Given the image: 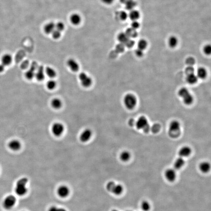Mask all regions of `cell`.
<instances>
[{
    "label": "cell",
    "mask_w": 211,
    "mask_h": 211,
    "mask_svg": "<svg viewBox=\"0 0 211 211\" xmlns=\"http://www.w3.org/2000/svg\"><path fill=\"white\" fill-rule=\"evenodd\" d=\"M180 124L177 121H172L169 125L168 134L172 138H178L180 135Z\"/></svg>",
    "instance_id": "6da1fadb"
},
{
    "label": "cell",
    "mask_w": 211,
    "mask_h": 211,
    "mask_svg": "<svg viewBox=\"0 0 211 211\" xmlns=\"http://www.w3.org/2000/svg\"><path fill=\"white\" fill-rule=\"evenodd\" d=\"M28 182L27 178H23L20 179L17 182L15 191L19 196H23L27 193V191L26 185Z\"/></svg>",
    "instance_id": "7a4b0ae2"
},
{
    "label": "cell",
    "mask_w": 211,
    "mask_h": 211,
    "mask_svg": "<svg viewBox=\"0 0 211 211\" xmlns=\"http://www.w3.org/2000/svg\"><path fill=\"white\" fill-rule=\"evenodd\" d=\"M179 96L183 98L184 103L187 105L191 104L193 102L194 98L188 90L185 88H181L178 93Z\"/></svg>",
    "instance_id": "3957f363"
},
{
    "label": "cell",
    "mask_w": 211,
    "mask_h": 211,
    "mask_svg": "<svg viewBox=\"0 0 211 211\" xmlns=\"http://www.w3.org/2000/svg\"><path fill=\"white\" fill-rule=\"evenodd\" d=\"M124 102L126 109L129 110H133L137 104V98L133 94H127L124 97Z\"/></svg>",
    "instance_id": "277c9868"
},
{
    "label": "cell",
    "mask_w": 211,
    "mask_h": 211,
    "mask_svg": "<svg viewBox=\"0 0 211 211\" xmlns=\"http://www.w3.org/2000/svg\"><path fill=\"white\" fill-rule=\"evenodd\" d=\"M135 125L137 129L140 130L142 129L145 133L149 131L150 128L147 119L144 116L139 117L135 122Z\"/></svg>",
    "instance_id": "5b68a950"
},
{
    "label": "cell",
    "mask_w": 211,
    "mask_h": 211,
    "mask_svg": "<svg viewBox=\"0 0 211 211\" xmlns=\"http://www.w3.org/2000/svg\"><path fill=\"white\" fill-rule=\"evenodd\" d=\"M16 201L17 200L15 196L12 195L7 196L3 202V206L6 210H10L14 206Z\"/></svg>",
    "instance_id": "8992f818"
},
{
    "label": "cell",
    "mask_w": 211,
    "mask_h": 211,
    "mask_svg": "<svg viewBox=\"0 0 211 211\" xmlns=\"http://www.w3.org/2000/svg\"><path fill=\"white\" fill-rule=\"evenodd\" d=\"M79 79L81 84L84 87H89L92 83V78L84 72L81 73L80 74Z\"/></svg>",
    "instance_id": "52a82bcc"
},
{
    "label": "cell",
    "mask_w": 211,
    "mask_h": 211,
    "mask_svg": "<svg viewBox=\"0 0 211 211\" xmlns=\"http://www.w3.org/2000/svg\"><path fill=\"white\" fill-rule=\"evenodd\" d=\"M64 126L62 124L60 123H54L52 127V132L54 136L60 137L64 133Z\"/></svg>",
    "instance_id": "ba28073f"
},
{
    "label": "cell",
    "mask_w": 211,
    "mask_h": 211,
    "mask_svg": "<svg viewBox=\"0 0 211 211\" xmlns=\"http://www.w3.org/2000/svg\"><path fill=\"white\" fill-rule=\"evenodd\" d=\"M92 133L90 129H86L82 131L80 137V141L83 143L88 142L92 137Z\"/></svg>",
    "instance_id": "9c48e42d"
},
{
    "label": "cell",
    "mask_w": 211,
    "mask_h": 211,
    "mask_svg": "<svg viewBox=\"0 0 211 211\" xmlns=\"http://www.w3.org/2000/svg\"><path fill=\"white\" fill-rule=\"evenodd\" d=\"M165 175L168 181L173 182L176 178V173L174 169H169L165 172Z\"/></svg>",
    "instance_id": "30bf717a"
},
{
    "label": "cell",
    "mask_w": 211,
    "mask_h": 211,
    "mask_svg": "<svg viewBox=\"0 0 211 211\" xmlns=\"http://www.w3.org/2000/svg\"><path fill=\"white\" fill-rule=\"evenodd\" d=\"M58 194L61 198H65L68 196L70 193L69 188L65 185H62L59 187L57 190Z\"/></svg>",
    "instance_id": "8fae6325"
},
{
    "label": "cell",
    "mask_w": 211,
    "mask_h": 211,
    "mask_svg": "<svg viewBox=\"0 0 211 211\" xmlns=\"http://www.w3.org/2000/svg\"><path fill=\"white\" fill-rule=\"evenodd\" d=\"M67 64L68 67L72 71L74 72H76L79 70L80 68L79 64L73 59H70L67 62Z\"/></svg>",
    "instance_id": "7c38bea8"
},
{
    "label": "cell",
    "mask_w": 211,
    "mask_h": 211,
    "mask_svg": "<svg viewBox=\"0 0 211 211\" xmlns=\"http://www.w3.org/2000/svg\"><path fill=\"white\" fill-rule=\"evenodd\" d=\"M192 153L191 149L189 147L185 146L181 148L179 151L178 154L180 157L185 158L188 157Z\"/></svg>",
    "instance_id": "4fadbf2b"
},
{
    "label": "cell",
    "mask_w": 211,
    "mask_h": 211,
    "mask_svg": "<svg viewBox=\"0 0 211 211\" xmlns=\"http://www.w3.org/2000/svg\"><path fill=\"white\" fill-rule=\"evenodd\" d=\"M45 71L43 66H40L35 72V77L38 81H42L45 78Z\"/></svg>",
    "instance_id": "5bb4252c"
},
{
    "label": "cell",
    "mask_w": 211,
    "mask_h": 211,
    "mask_svg": "<svg viewBox=\"0 0 211 211\" xmlns=\"http://www.w3.org/2000/svg\"><path fill=\"white\" fill-rule=\"evenodd\" d=\"M8 146L11 150L17 151L21 148V144L19 140H14L9 142Z\"/></svg>",
    "instance_id": "9a60e30c"
},
{
    "label": "cell",
    "mask_w": 211,
    "mask_h": 211,
    "mask_svg": "<svg viewBox=\"0 0 211 211\" xmlns=\"http://www.w3.org/2000/svg\"><path fill=\"white\" fill-rule=\"evenodd\" d=\"M12 57L9 54H4L1 58V64L4 66H8L10 65L12 62Z\"/></svg>",
    "instance_id": "2e32d148"
},
{
    "label": "cell",
    "mask_w": 211,
    "mask_h": 211,
    "mask_svg": "<svg viewBox=\"0 0 211 211\" xmlns=\"http://www.w3.org/2000/svg\"><path fill=\"white\" fill-rule=\"evenodd\" d=\"M211 166L209 163L207 161H204L201 163L199 166V168L201 172L203 173H207L209 171L210 169Z\"/></svg>",
    "instance_id": "e0dca14e"
},
{
    "label": "cell",
    "mask_w": 211,
    "mask_h": 211,
    "mask_svg": "<svg viewBox=\"0 0 211 211\" xmlns=\"http://www.w3.org/2000/svg\"><path fill=\"white\" fill-rule=\"evenodd\" d=\"M198 77L194 73L187 75L186 77V81L188 84H195L198 81Z\"/></svg>",
    "instance_id": "ac0fdd59"
},
{
    "label": "cell",
    "mask_w": 211,
    "mask_h": 211,
    "mask_svg": "<svg viewBox=\"0 0 211 211\" xmlns=\"http://www.w3.org/2000/svg\"><path fill=\"white\" fill-rule=\"evenodd\" d=\"M51 105L54 109H60L62 106V102L59 98H55L51 100Z\"/></svg>",
    "instance_id": "d6986e66"
},
{
    "label": "cell",
    "mask_w": 211,
    "mask_h": 211,
    "mask_svg": "<svg viewBox=\"0 0 211 211\" xmlns=\"http://www.w3.org/2000/svg\"><path fill=\"white\" fill-rule=\"evenodd\" d=\"M185 160L184 158L182 157H180L179 158H177L175 161L174 162V169L176 170H179L181 169L185 164Z\"/></svg>",
    "instance_id": "ffe728a7"
},
{
    "label": "cell",
    "mask_w": 211,
    "mask_h": 211,
    "mask_svg": "<svg viewBox=\"0 0 211 211\" xmlns=\"http://www.w3.org/2000/svg\"><path fill=\"white\" fill-rule=\"evenodd\" d=\"M55 29V24L53 22H50L48 23L44 28L45 33L48 34L52 33Z\"/></svg>",
    "instance_id": "44dd1931"
},
{
    "label": "cell",
    "mask_w": 211,
    "mask_h": 211,
    "mask_svg": "<svg viewBox=\"0 0 211 211\" xmlns=\"http://www.w3.org/2000/svg\"><path fill=\"white\" fill-rule=\"evenodd\" d=\"M131 154L128 151H125L122 152L120 155V158L124 162H126L129 160L131 158Z\"/></svg>",
    "instance_id": "7402d4cb"
},
{
    "label": "cell",
    "mask_w": 211,
    "mask_h": 211,
    "mask_svg": "<svg viewBox=\"0 0 211 211\" xmlns=\"http://www.w3.org/2000/svg\"><path fill=\"white\" fill-rule=\"evenodd\" d=\"M45 73L50 78H55L56 76V72L55 70L52 67H47L45 70Z\"/></svg>",
    "instance_id": "603a6c76"
},
{
    "label": "cell",
    "mask_w": 211,
    "mask_h": 211,
    "mask_svg": "<svg viewBox=\"0 0 211 211\" xmlns=\"http://www.w3.org/2000/svg\"><path fill=\"white\" fill-rule=\"evenodd\" d=\"M35 69L34 66H32L25 74V77L29 80H31L35 77Z\"/></svg>",
    "instance_id": "cb8c5ba5"
},
{
    "label": "cell",
    "mask_w": 211,
    "mask_h": 211,
    "mask_svg": "<svg viewBox=\"0 0 211 211\" xmlns=\"http://www.w3.org/2000/svg\"><path fill=\"white\" fill-rule=\"evenodd\" d=\"M125 33L130 38H136L138 36V33L136 29L132 27L127 29Z\"/></svg>",
    "instance_id": "d4e9b609"
},
{
    "label": "cell",
    "mask_w": 211,
    "mask_h": 211,
    "mask_svg": "<svg viewBox=\"0 0 211 211\" xmlns=\"http://www.w3.org/2000/svg\"><path fill=\"white\" fill-rule=\"evenodd\" d=\"M197 77L201 79H204L207 76L206 70L203 67H200L197 70Z\"/></svg>",
    "instance_id": "484cf974"
},
{
    "label": "cell",
    "mask_w": 211,
    "mask_h": 211,
    "mask_svg": "<svg viewBox=\"0 0 211 211\" xmlns=\"http://www.w3.org/2000/svg\"><path fill=\"white\" fill-rule=\"evenodd\" d=\"M70 21L73 24H79L81 22V17L78 14H73L70 17Z\"/></svg>",
    "instance_id": "4316f807"
},
{
    "label": "cell",
    "mask_w": 211,
    "mask_h": 211,
    "mask_svg": "<svg viewBox=\"0 0 211 211\" xmlns=\"http://www.w3.org/2000/svg\"><path fill=\"white\" fill-rule=\"evenodd\" d=\"M128 36L125 33H121L119 34L118 39L121 43L124 44L129 39Z\"/></svg>",
    "instance_id": "83f0119b"
},
{
    "label": "cell",
    "mask_w": 211,
    "mask_h": 211,
    "mask_svg": "<svg viewBox=\"0 0 211 211\" xmlns=\"http://www.w3.org/2000/svg\"><path fill=\"white\" fill-rule=\"evenodd\" d=\"M140 13L137 10H133V9L131 10L129 14L130 19L133 21L137 20L140 17Z\"/></svg>",
    "instance_id": "f1b7e54d"
},
{
    "label": "cell",
    "mask_w": 211,
    "mask_h": 211,
    "mask_svg": "<svg viewBox=\"0 0 211 211\" xmlns=\"http://www.w3.org/2000/svg\"><path fill=\"white\" fill-rule=\"evenodd\" d=\"M169 45L170 48H174L178 44V40L177 38L174 36H172L169 38Z\"/></svg>",
    "instance_id": "f546056e"
},
{
    "label": "cell",
    "mask_w": 211,
    "mask_h": 211,
    "mask_svg": "<svg viewBox=\"0 0 211 211\" xmlns=\"http://www.w3.org/2000/svg\"><path fill=\"white\" fill-rule=\"evenodd\" d=\"M123 190V187L120 184H118V185L116 184L112 192L116 195H119L121 194Z\"/></svg>",
    "instance_id": "4dcf8cb0"
},
{
    "label": "cell",
    "mask_w": 211,
    "mask_h": 211,
    "mask_svg": "<svg viewBox=\"0 0 211 211\" xmlns=\"http://www.w3.org/2000/svg\"><path fill=\"white\" fill-rule=\"evenodd\" d=\"M147 46V43L146 40L144 39L140 40L138 43V47L139 49L143 50L146 49Z\"/></svg>",
    "instance_id": "1f68e13d"
},
{
    "label": "cell",
    "mask_w": 211,
    "mask_h": 211,
    "mask_svg": "<svg viewBox=\"0 0 211 211\" xmlns=\"http://www.w3.org/2000/svg\"><path fill=\"white\" fill-rule=\"evenodd\" d=\"M56 82L53 80H49L47 82V87L48 89L52 90L54 89L56 86Z\"/></svg>",
    "instance_id": "d6a6232c"
},
{
    "label": "cell",
    "mask_w": 211,
    "mask_h": 211,
    "mask_svg": "<svg viewBox=\"0 0 211 211\" xmlns=\"http://www.w3.org/2000/svg\"><path fill=\"white\" fill-rule=\"evenodd\" d=\"M136 5H137V4H136L135 2L133 0H131L130 1L126 3V9L128 10H133V8L136 6Z\"/></svg>",
    "instance_id": "836d02e7"
},
{
    "label": "cell",
    "mask_w": 211,
    "mask_h": 211,
    "mask_svg": "<svg viewBox=\"0 0 211 211\" xmlns=\"http://www.w3.org/2000/svg\"><path fill=\"white\" fill-rule=\"evenodd\" d=\"M116 184L114 182H110L107 184V190L110 192H112L113 188H114Z\"/></svg>",
    "instance_id": "e575fe53"
},
{
    "label": "cell",
    "mask_w": 211,
    "mask_h": 211,
    "mask_svg": "<svg viewBox=\"0 0 211 211\" xmlns=\"http://www.w3.org/2000/svg\"><path fill=\"white\" fill-rule=\"evenodd\" d=\"M196 63L195 60L194 58L192 57H189L187 58L186 60V64H187L188 66H192L193 65H194Z\"/></svg>",
    "instance_id": "d590c367"
},
{
    "label": "cell",
    "mask_w": 211,
    "mask_h": 211,
    "mask_svg": "<svg viewBox=\"0 0 211 211\" xmlns=\"http://www.w3.org/2000/svg\"><path fill=\"white\" fill-rule=\"evenodd\" d=\"M141 207L143 211H147L149 210L150 206L148 202L146 201H144L142 202Z\"/></svg>",
    "instance_id": "8d00e7d4"
},
{
    "label": "cell",
    "mask_w": 211,
    "mask_h": 211,
    "mask_svg": "<svg viewBox=\"0 0 211 211\" xmlns=\"http://www.w3.org/2000/svg\"><path fill=\"white\" fill-rule=\"evenodd\" d=\"M51 34L53 38L55 39H58L61 36V31L57 29L54 30Z\"/></svg>",
    "instance_id": "74e56055"
},
{
    "label": "cell",
    "mask_w": 211,
    "mask_h": 211,
    "mask_svg": "<svg viewBox=\"0 0 211 211\" xmlns=\"http://www.w3.org/2000/svg\"><path fill=\"white\" fill-rule=\"evenodd\" d=\"M124 45H125V46L127 48H131L135 45V42L134 41L129 38Z\"/></svg>",
    "instance_id": "f35d334b"
},
{
    "label": "cell",
    "mask_w": 211,
    "mask_h": 211,
    "mask_svg": "<svg viewBox=\"0 0 211 211\" xmlns=\"http://www.w3.org/2000/svg\"><path fill=\"white\" fill-rule=\"evenodd\" d=\"M65 28V25L64 23L62 22H58L56 25H55V28L58 30L62 31Z\"/></svg>",
    "instance_id": "ab89813d"
},
{
    "label": "cell",
    "mask_w": 211,
    "mask_h": 211,
    "mask_svg": "<svg viewBox=\"0 0 211 211\" xmlns=\"http://www.w3.org/2000/svg\"><path fill=\"white\" fill-rule=\"evenodd\" d=\"M203 51L206 55H210L211 52V47L210 45H207L203 48Z\"/></svg>",
    "instance_id": "60d3db41"
},
{
    "label": "cell",
    "mask_w": 211,
    "mask_h": 211,
    "mask_svg": "<svg viewBox=\"0 0 211 211\" xmlns=\"http://www.w3.org/2000/svg\"><path fill=\"white\" fill-rule=\"evenodd\" d=\"M185 72L187 75L194 73V68L192 66H188V67H187L185 69Z\"/></svg>",
    "instance_id": "b9f144b4"
},
{
    "label": "cell",
    "mask_w": 211,
    "mask_h": 211,
    "mask_svg": "<svg viewBox=\"0 0 211 211\" xmlns=\"http://www.w3.org/2000/svg\"><path fill=\"white\" fill-rule=\"evenodd\" d=\"M120 17L121 20H125L127 19V17H128V15H127L126 12L122 11L120 13Z\"/></svg>",
    "instance_id": "7bdbcfd3"
},
{
    "label": "cell",
    "mask_w": 211,
    "mask_h": 211,
    "mask_svg": "<svg viewBox=\"0 0 211 211\" xmlns=\"http://www.w3.org/2000/svg\"><path fill=\"white\" fill-rule=\"evenodd\" d=\"M135 54L137 56L139 57H141L143 56V51L138 48L135 51Z\"/></svg>",
    "instance_id": "ee69618b"
},
{
    "label": "cell",
    "mask_w": 211,
    "mask_h": 211,
    "mask_svg": "<svg viewBox=\"0 0 211 211\" xmlns=\"http://www.w3.org/2000/svg\"><path fill=\"white\" fill-rule=\"evenodd\" d=\"M139 26H140V23L136 20L133 21L131 23V27L135 29H138Z\"/></svg>",
    "instance_id": "f6af8a7d"
},
{
    "label": "cell",
    "mask_w": 211,
    "mask_h": 211,
    "mask_svg": "<svg viewBox=\"0 0 211 211\" xmlns=\"http://www.w3.org/2000/svg\"><path fill=\"white\" fill-rule=\"evenodd\" d=\"M125 45L121 43L117 45V50H118L119 52H122L124 51V49H125Z\"/></svg>",
    "instance_id": "bcb514c9"
},
{
    "label": "cell",
    "mask_w": 211,
    "mask_h": 211,
    "mask_svg": "<svg viewBox=\"0 0 211 211\" xmlns=\"http://www.w3.org/2000/svg\"><path fill=\"white\" fill-rule=\"evenodd\" d=\"M102 1L105 4L109 5L113 3L114 0H102Z\"/></svg>",
    "instance_id": "7dc6e473"
},
{
    "label": "cell",
    "mask_w": 211,
    "mask_h": 211,
    "mask_svg": "<svg viewBox=\"0 0 211 211\" xmlns=\"http://www.w3.org/2000/svg\"><path fill=\"white\" fill-rule=\"evenodd\" d=\"M129 125L130 126H133L135 124V122L134 120L133 119H131L129 120Z\"/></svg>",
    "instance_id": "c3c4849f"
},
{
    "label": "cell",
    "mask_w": 211,
    "mask_h": 211,
    "mask_svg": "<svg viewBox=\"0 0 211 211\" xmlns=\"http://www.w3.org/2000/svg\"><path fill=\"white\" fill-rule=\"evenodd\" d=\"M5 66H4L3 64H0V73L3 72L5 69Z\"/></svg>",
    "instance_id": "681fc988"
},
{
    "label": "cell",
    "mask_w": 211,
    "mask_h": 211,
    "mask_svg": "<svg viewBox=\"0 0 211 211\" xmlns=\"http://www.w3.org/2000/svg\"><path fill=\"white\" fill-rule=\"evenodd\" d=\"M58 208L56 206H52L49 209V211H58Z\"/></svg>",
    "instance_id": "f907efd6"
},
{
    "label": "cell",
    "mask_w": 211,
    "mask_h": 211,
    "mask_svg": "<svg viewBox=\"0 0 211 211\" xmlns=\"http://www.w3.org/2000/svg\"><path fill=\"white\" fill-rule=\"evenodd\" d=\"M130 1H131V0H120L121 3L125 4L128 3V2Z\"/></svg>",
    "instance_id": "816d5d0a"
},
{
    "label": "cell",
    "mask_w": 211,
    "mask_h": 211,
    "mask_svg": "<svg viewBox=\"0 0 211 211\" xmlns=\"http://www.w3.org/2000/svg\"><path fill=\"white\" fill-rule=\"evenodd\" d=\"M58 211H67L64 208H58Z\"/></svg>",
    "instance_id": "f5cc1de1"
},
{
    "label": "cell",
    "mask_w": 211,
    "mask_h": 211,
    "mask_svg": "<svg viewBox=\"0 0 211 211\" xmlns=\"http://www.w3.org/2000/svg\"><path fill=\"white\" fill-rule=\"evenodd\" d=\"M113 211H118L117 210H113Z\"/></svg>",
    "instance_id": "db71d44e"
}]
</instances>
